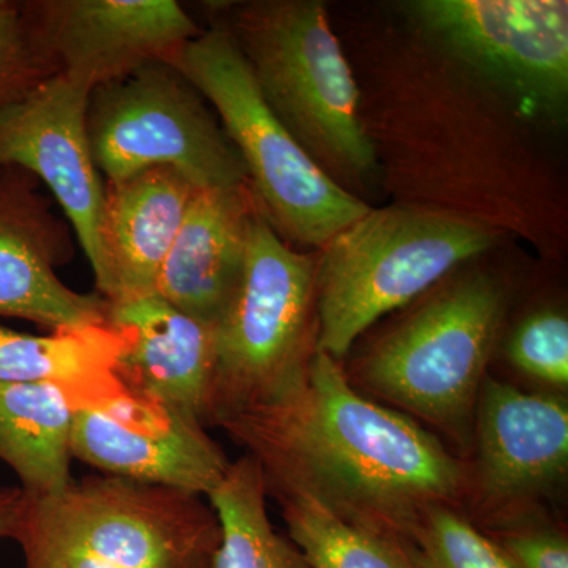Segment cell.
<instances>
[{
  "instance_id": "4fadbf2b",
  "label": "cell",
  "mask_w": 568,
  "mask_h": 568,
  "mask_svg": "<svg viewBox=\"0 0 568 568\" xmlns=\"http://www.w3.org/2000/svg\"><path fill=\"white\" fill-rule=\"evenodd\" d=\"M89 95L61 74H51L3 104L0 170L20 168L50 190L93 268L104 181L89 142Z\"/></svg>"
},
{
  "instance_id": "2e32d148",
  "label": "cell",
  "mask_w": 568,
  "mask_h": 568,
  "mask_svg": "<svg viewBox=\"0 0 568 568\" xmlns=\"http://www.w3.org/2000/svg\"><path fill=\"white\" fill-rule=\"evenodd\" d=\"M194 186L171 168L104 182L97 291L108 304L155 294L160 272L181 230Z\"/></svg>"
},
{
  "instance_id": "ffe728a7",
  "label": "cell",
  "mask_w": 568,
  "mask_h": 568,
  "mask_svg": "<svg viewBox=\"0 0 568 568\" xmlns=\"http://www.w3.org/2000/svg\"><path fill=\"white\" fill-rule=\"evenodd\" d=\"M219 517L222 544L213 568H310L301 549L276 532L267 515V491L256 459L231 463L209 493Z\"/></svg>"
},
{
  "instance_id": "44dd1931",
  "label": "cell",
  "mask_w": 568,
  "mask_h": 568,
  "mask_svg": "<svg viewBox=\"0 0 568 568\" xmlns=\"http://www.w3.org/2000/svg\"><path fill=\"white\" fill-rule=\"evenodd\" d=\"M274 497L310 568H417L413 545L351 525L313 497Z\"/></svg>"
},
{
  "instance_id": "e0dca14e",
  "label": "cell",
  "mask_w": 568,
  "mask_h": 568,
  "mask_svg": "<svg viewBox=\"0 0 568 568\" xmlns=\"http://www.w3.org/2000/svg\"><path fill=\"white\" fill-rule=\"evenodd\" d=\"M257 209L248 185L194 190L155 294L216 327L244 275L250 223Z\"/></svg>"
},
{
  "instance_id": "30bf717a",
  "label": "cell",
  "mask_w": 568,
  "mask_h": 568,
  "mask_svg": "<svg viewBox=\"0 0 568 568\" xmlns=\"http://www.w3.org/2000/svg\"><path fill=\"white\" fill-rule=\"evenodd\" d=\"M410 10L463 61L526 103L552 108L567 99L566 0H420Z\"/></svg>"
},
{
  "instance_id": "5bb4252c",
  "label": "cell",
  "mask_w": 568,
  "mask_h": 568,
  "mask_svg": "<svg viewBox=\"0 0 568 568\" xmlns=\"http://www.w3.org/2000/svg\"><path fill=\"white\" fill-rule=\"evenodd\" d=\"M41 183L20 168L0 170V316L50 332L108 325L110 304L59 278L73 254L71 226L52 212Z\"/></svg>"
},
{
  "instance_id": "52a82bcc",
  "label": "cell",
  "mask_w": 568,
  "mask_h": 568,
  "mask_svg": "<svg viewBox=\"0 0 568 568\" xmlns=\"http://www.w3.org/2000/svg\"><path fill=\"white\" fill-rule=\"evenodd\" d=\"M316 334V260L284 242L257 209L244 275L215 327L209 424L222 426L301 386Z\"/></svg>"
},
{
  "instance_id": "ba28073f",
  "label": "cell",
  "mask_w": 568,
  "mask_h": 568,
  "mask_svg": "<svg viewBox=\"0 0 568 568\" xmlns=\"http://www.w3.org/2000/svg\"><path fill=\"white\" fill-rule=\"evenodd\" d=\"M88 134L104 182L171 168L197 189L248 185L215 111L170 62L149 63L92 91Z\"/></svg>"
},
{
  "instance_id": "5b68a950",
  "label": "cell",
  "mask_w": 568,
  "mask_h": 568,
  "mask_svg": "<svg viewBox=\"0 0 568 568\" xmlns=\"http://www.w3.org/2000/svg\"><path fill=\"white\" fill-rule=\"evenodd\" d=\"M493 244L488 227L447 213L369 209L316 260V349L342 361L377 320Z\"/></svg>"
},
{
  "instance_id": "7402d4cb",
  "label": "cell",
  "mask_w": 568,
  "mask_h": 568,
  "mask_svg": "<svg viewBox=\"0 0 568 568\" xmlns=\"http://www.w3.org/2000/svg\"><path fill=\"white\" fill-rule=\"evenodd\" d=\"M413 545L417 568H515L496 541L454 507L429 508Z\"/></svg>"
},
{
  "instance_id": "9a60e30c",
  "label": "cell",
  "mask_w": 568,
  "mask_h": 568,
  "mask_svg": "<svg viewBox=\"0 0 568 568\" xmlns=\"http://www.w3.org/2000/svg\"><path fill=\"white\" fill-rule=\"evenodd\" d=\"M108 323L123 336L118 362L123 386L211 426L215 327L186 316L156 294L110 304Z\"/></svg>"
},
{
  "instance_id": "3957f363",
  "label": "cell",
  "mask_w": 568,
  "mask_h": 568,
  "mask_svg": "<svg viewBox=\"0 0 568 568\" xmlns=\"http://www.w3.org/2000/svg\"><path fill=\"white\" fill-rule=\"evenodd\" d=\"M24 568H213L222 528L203 496L111 476L29 496Z\"/></svg>"
},
{
  "instance_id": "d6986e66",
  "label": "cell",
  "mask_w": 568,
  "mask_h": 568,
  "mask_svg": "<svg viewBox=\"0 0 568 568\" xmlns=\"http://www.w3.org/2000/svg\"><path fill=\"white\" fill-rule=\"evenodd\" d=\"M122 347L123 336L111 324L50 335L0 325V384H61L97 405L125 388L118 376Z\"/></svg>"
},
{
  "instance_id": "d4e9b609",
  "label": "cell",
  "mask_w": 568,
  "mask_h": 568,
  "mask_svg": "<svg viewBox=\"0 0 568 568\" xmlns=\"http://www.w3.org/2000/svg\"><path fill=\"white\" fill-rule=\"evenodd\" d=\"M515 568H568V541L560 530L526 519L517 525L484 530Z\"/></svg>"
},
{
  "instance_id": "ac0fdd59",
  "label": "cell",
  "mask_w": 568,
  "mask_h": 568,
  "mask_svg": "<svg viewBox=\"0 0 568 568\" xmlns=\"http://www.w3.org/2000/svg\"><path fill=\"white\" fill-rule=\"evenodd\" d=\"M84 396L55 383L0 384V462L29 496L59 495L71 481V428Z\"/></svg>"
},
{
  "instance_id": "6da1fadb",
  "label": "cell",
  "mask_w": 568,
  "mask_h": 568,
  "mask_svg": "<svg viewBox=\"0 0 568 568\" xmlns=\"http://www.w3.org/2000/svg\"><path fill=\"white\" fill-rule=\"evenodd\" d=\"M220 428L256 459L267 496L313 497L351 525L405 544L429 508L462 510L469 496L467 463L420 422L362 395L320 349L301 386Z\"/></svg>"
},
{
  "instance_id": "8fae6325",
  "label": "cell",
  "mask_w": 568,
  "mask_h": 568,
  "mask_svg": "<svg viewBox=\"0 0 568 568\" xmlns=\"http://www.w3.org/2000/svg\"><path fill=\"white\" fill-rule=\"evenodd\" d=\"M474 435L477 463L469 466L467 503L485 530L526 521V508L566 477L568 409L559 396L485 379Z\"/></svg>"
},
{
  "instance_id": "277c9868",
  "label": "cell",
  "mask_w": 568,
  "mask_h": 568,
  "mask_svg": "<svg viewBox=\"0 0 568 568\" xmlns=\"http://www.w3.org/2000/svg\"><path fill=\"white\" fill-rule=\"evenodd\" d=\"M504 315L503 287L488 276H466L381 336L347 379L467 448Z\"/></svg>"
},
{
  "instance_id": "603a6c76",
  "label": "cell",
  "mask_w": 568,
  "mask_h": 568,
  "mask_svg": "<svg viewBox=\"0 0 568 568\" xmlns=\"http://www.w3.org/2000/svg\"><path fill=\"white\" fill-rule=\"evenodd\" d=\"M510 364L541 383L559 388L568 384V321L544 310L519 324L507 346Z\"/></svg>"
},
{
  "instance_id": "7c38bea8",
  "label": "cell",
  "mask_w": 568,
  "mask_h": 568,
  "mask_svg": "<svg viewBox=\"0 0 568 568\" xmlns=\"http://www.w3.org/2000/svg\"><path fill=\"white\" fill-rule=\"evenodd\" d=\"M71 454L103 476L203 497L231 465L200 422L126 387L74 414Z\"/></svg>"
},
{
  "instance_id": "9c48e42d",
  "label": "cell",
  "mask_w": 568,
  "mask_h": 568,
  "mask_svg": "<svg viewBox=\"0 0 568 568\" xmlns=\"http://www.w3.org/2000/svg\"><path fill=\"white\" fill-rule=\"evenodd\" d=\"M52 73L84 91L173 63L204 31L175 0H20Z\"/></svg>"
},
{
  "instance_id": "cb8c5ba5",
  "label": "cell",
  "mask_w": 568,
  "mask_h": 568,
  "mask_svg": "<svg viewBox=\"0 0 568 568\" xmlns=\"http://www.w3.org/2000/svg\"><path fill=\"white\" fill-rule=\"evenodd\" d=\"M51 74L29 31L20 0H0V108Z\"/></svg>"
},
{
  "instance_id": "484cf974",
  "label": "cell",
  "mask_w": 568,
  "mask_h": 568,
  "mask_svg": "<svg viewBox=\"0 0 568 568\" xmlns=\"http://www.w3.org/2000/svg\"><path fill=\"white\" fill-rule=\"evenodd\" d=\"M28 495L21 487H0V538H13L24 511Z\"/></svg>"
},
{
  "instance_id": "8992f818",
  "label": "cell",
  "mask_w": 568,
  "mask_h": 568,
  "mask_svg": "<svg viewBox=\"0 0 568 568\" xmlns=\"http://www.w3.org/2000/svg\"><path fill=\"white\" fill-rule=\"evenodd\" d=\"M173 65L215 111L257 207L284 242L323 248L372 209L332 181L284 129L223 24L190 41Z\"/></svg>"
},
{
  "instance_id": "7a4b0ae2",
  "label": "cell",
  "mask_w": 568,
  "mask_h": 568,
  "mask_svg": "<svg viewBox=\"0 0 568 568\" xmlns=\"http://www.w3.org/2000/svg\"><path fill=\"white\" fill-rule=\"evenodd\" d=\"M220 24L233 36L264 102L306 155L347 192L368 185L377 171L376 149L323 3L256 0L233 7L230 21Z\"/></svg>"
}]
</instances>
